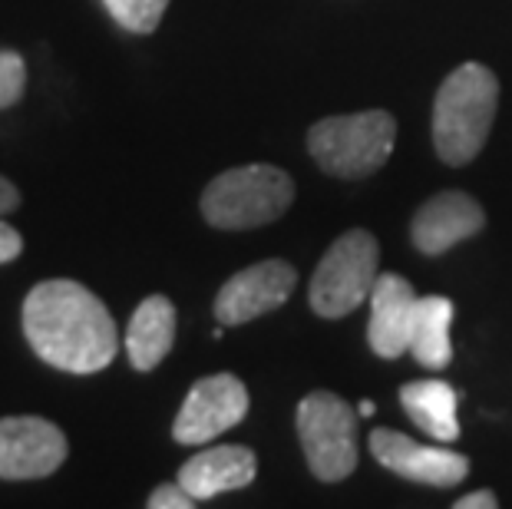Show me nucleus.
Segmentation results:
<instances>
[{"instance_id":"f257e3e1","label":"nucleus","mask_w":512,"mask_h":509,"mask_svg":"<svg viewBox=\"0 0 512 509\" xmlns=\"http://www.w3.org/2000/svg\"><path fill=\"white\" fill-rule=\"evenodd\" d=\"M24 338L43 364L96 374L113 364L119 334L110 308L73 278H50L24 298Z\"/></svg>"},{"instance_id":"f03ea898","label":"nucleus","mask_w":512,"mask_h":509,"mask_svg":"<svg viewBox=\"0 0 512 509\" xmlns=\"http://www.w3.org/2000/svg\"><path fill=\"white\" fill-rule=\"evenodd\" d=\"M499 106V80L483 63H463L433 100V149L446 166H466L483 153Z\"/></svg>"},{"instance_id":"7ed1b4c3","label":"nucleus","mask_w":512,"mask_h":509,"mask_svg":"<svg viewBox=\"0 0 512 509\" xmlns=\"http://www.w3.org/2000/svg\"><path fill=\"white\" fill-rule=\"evenodd\" d=\"M294 202V179L285 169L252 162L215 176L202 192V219L212 229L242 232L278 222Z\"/></svg>"},{"instance_id":"20e7f679","label":"nucleus","mask_w":512,"mask_h":509,"mask_svg":"<svg viewBox=\"0 0 512 509\" xmlns=\"http://www.w3.org/2000/svg\"><path fill=\"white\" fill-rule=\"evenodd\" d=\"M397 119L387 110H364L318 119L308 133V153L337 179H364L394 153Z\"/></svg>"},{"instance_id":"39448f33","label":"nucleus","mask_w":512,"mask_h":509,"mask_svg":"<svg viewBox=\"0 0 512 509\" xmlns=\"http://www.w3.org/2000/svg\"><path fill=\"white\" fill-rule=\"evenodd\" d=\"M380 275V245L367 229H351L324 252L308 285V301L321 318H344L370 301Z\"/></svg>"},{"instance_id":"423d86ee","label":"nucleus","mask_w":512,"mask_h":509,"mask_svg":"<svg viewBox=\"0 0 512 509\" xmlns=\"http://www.w3.org/2000/svg\"><path fill=\"white\" fill-rule=\"evenodd\" d=\"M357 410L334 391H311L298 404V437L311 473L324 483L357 470Z\"/></svg>"},{"instance_id":"0eeeda50","label":"nucleus","mask_w":512,"mask_h":509,"mask_svg":"<svg viewBox=\"0 0 512 509\" xmlns=\"http://www.w3.org/2000/svg\"><path fill=\"white\" fill-rule=\"evenodd\" d=\"M248 407H252V397H248V387L235 374L202 377L185 394L176 424H172V437L182 447L209 443L222 437L225 430L242 424L248 417Z\"/></svg>"},{"instance_id":"6e6552de","label":"nucleus","mask_w":512,"mask_h":509,"mask_svg":"<svg viewBox=\"0 0 512 509\" xmlns=\"http://www.w3.org/2000/svg\"><path fill=\"white\" fill-rule=\"evenodd\" d=\"M298 288V272L285 258H265L258 265L242 268L215 295V318L222 328H238L281 308Z\"/></svg>"},{"instance_id":"1a4fd4ad","label":"nucleus","mask_w":512,"mask_h":509,"mask_svg":"<svg viewBox=\"0 0 512 509\" xmlns=\"http://www.w3.org/2000/svg\"><path fill=\"white\" fill-rule=\"evenodd\" d=\"M67 433L43 417L0 420V480H40L67 463Z\"/></svg>"},{"instance_id":"9d476101","label":"nucleus","mask_w":512,"mask_h":509,"mask_svg":"<svg viewBox=\"0 0 512 509\" xmlns=\"http://www.w3.org/2000/svg\"><path fill=\"white\" fill-rule=\"evenodd\" d=\"M370 453L384 470L403 476L410 483L423 486H456L470 473V460L456 450L430 447V443H417L407 433H397L390 427H377L370 433Z\"/></svg>"},{"instance_id":"9b49d317","label":"nucleus","mask_w":512,"mask_h":509,"mask_svg":"<svg viewBox=\"0 0 512 509\" xmlns=\"http://www.w3.org/2000/svg\"><path fill=\"white\" fill-rule=\"evenodd\" d=\"M486 212L473 196H466L460 189H446L437 192L433 199H427L417 209L410 222V238L413 248L423 255H443L453 245L466 242L476 232H483Z\"/></svg>"},{"instance_id":"f8f14e48","label":"nucleus","mask_w":512,"mask_h":509,"mask_svg":"<svg viewBox=\"0 0 512 509\" xmlns=\"http://www.w3.org/2000/svg\"><path fill=\"white\" fill-rule=\"evenodd\" d=\"M417 291L407 278L394 272L377 275L374 291H370V321H367V341L370 351L384 361L410 351V328L413 311H417Z\"/></svg>"},{"instance_id":"ddd939ff","label":"nucleus","mask_w":512,"mask_h":509,"mask_svg":"<svg viewBox=\"0 0 512 509\" xmlns=\"http://www.w3.org/2000/svg\"><path fill=\"white\" fill-rule=\"evenodd\" d=\"M255 473L258 460L252 450L222 443V447L199 450L192 460H185L179 470V483L195 500H212V496L245 490L248 483H255Z\"/></svg>"},{"instance_id":"4468645a","label":"nucleus","mask_w":512,"mask_h":509,"mask_svg":"<svg viewBox=\"0 0 512 509\" xmlns=\"http://www.w3.org/2000/svg\"><path fill=\"white\" fill-rule=\"evenodd\" d=\"M176 344V305L166 295H149L126 328V354L136 371H156Z\"/></svg>"},{"instance_id":"2eb2a0df","label":"nucleus","mask_w":512,"mask_h":509,"mask_svg":"<svg viewBox=\"0 0 512 509\" xmlns=\"http://www.w3.org/2000/svg\"><path fill=\"white\" fill-rule=\"evenodd\" d=\"M400 404L410 420L423 433H430L437 443H453L460 437V391H453L446 381H410L400 387Z\"/></svg>"},{"instance_id":"dca6fc26","label":"nucleus","mask_w":512,"mask_h":509,"mask_svg":"<svg viewBox=\"0 0 512 509\" xmlns=\"http://www.w3.org/2000/svg\"><path fill=\"white\" fill-rule=\"evenodd\" d=\"M450 324H453L450 298L443 295L417 298V311H413V328H410V354L420 367L443 371L453 361Z\"/></svg>"},{"instance_id":"f3484780","label":"nucleus","mask_w":512,"mask_h":509,"mask_svg":"<svg viewBox=\"0 0 512 509\" xmlns=\"http://www.w3.org/2000/svg\"><path fill=\"white\" fill-rule=\"evenodd\" d=\"M103 4L116 24L126 27L129 34H152L162 14H166L169 0H103Z\"/></svg>"},{"instance_id":"a211bd4d","label":"nucleus","mask_w":512,"mask_h":509,"mask_svg":"<svg viewBox=\"0 0 512 509\" xmlns=\"http://www.w3.org/2000/svg\"><path fill=\"white\" fill-rule=\"evenodd\" d=\"M27 90V63L17 50H0V110L14 106Z\"/></svg>"},{"instance_id":"6ab92c4d","label":"nucleus","mask_w":512,"mask_h":509,"mask_svg":"<svg viewBox=\"0 0 512 509\" xmlns=\"http://www.w3.org/2000/svg\"><path fill=\"white\" fill-rule=\"evenodd\" d=\"M195 503H199V500H195V496L185 490L179 480L156 486V490L149 493V500H146L149 509H192Z\"/></svg>"},{"instance_id":"aec40b11","label":"nucleus","mask_w":512,"mask_h":509,"mask_svg":"<svg viewBox=\"0 0 512 509\" xmlns=\"http://www.w3.org/2000/svg\"><path fill=\"white\" fill-rule=\"evenodd\" d=\"M24 252V238L17 229H10L7 222H0V265L14 262V258Z\"/></svg>"},{"instance_id":"412c9836","label":"nucleus","mask_w":512,"mask_h":509,"mask_svg":"<svg viewBox=\"0 0 512 509\" xmlns=\"http://www.w3.org/2000/svg\"><path fill=\"white\" fill-rule=\"evenodd\" d=\"M456 509H496L499 506V500L489 490H476V493H470V496H460V500L453 503Z\"/></svg>"},{"instance_id":"4be33fe9","label":"nucleus","mask_w":512,"mask_h":509,"mask_svg":"<svg viewBox=\"0 0 512 509\" xmlns=\"http://www.w3.org/2000/svg\"><path fill=\"white\" fill-rule=\"evenodd\" d=\"M14 209H20V192L7 176H0V215H7Z\"/></svg>"},{"instance_id":"5701e85b","label":"nucleus","mask_w":512,"mask_h":509,"mask_svg":"<svg viewBox=\"0 0 512 509\" xmlns=\"http://www.w3.org/2000/svg\"><path fill=\"white\" fill-rule=\"evenodd\" d=\"M357 414H361V417H370V414H374V400H361V407H357Z\"/></svg>"}]
</instances>
